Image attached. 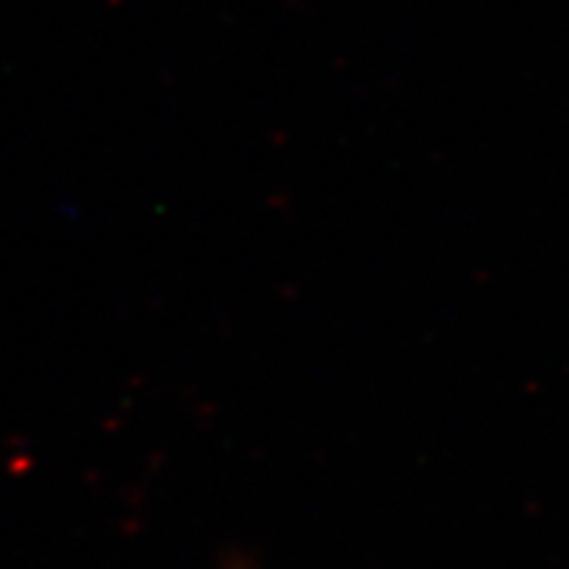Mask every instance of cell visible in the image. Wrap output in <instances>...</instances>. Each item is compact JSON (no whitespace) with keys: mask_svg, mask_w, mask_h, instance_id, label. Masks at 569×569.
<instances>
[{"mask_svg":"<svg viewBox=\"0 0 569 569\" xmlns=\"http://www.w3.org/2000/svg\"><path fill=\"white\" fill-rule=\"evenodd\" d=\"M234 569H243V567H234Z\"/></svg>","mask_w":569,"mask_h":569,"instance_id":"obj_1","label":"cell"}]
</instances>
